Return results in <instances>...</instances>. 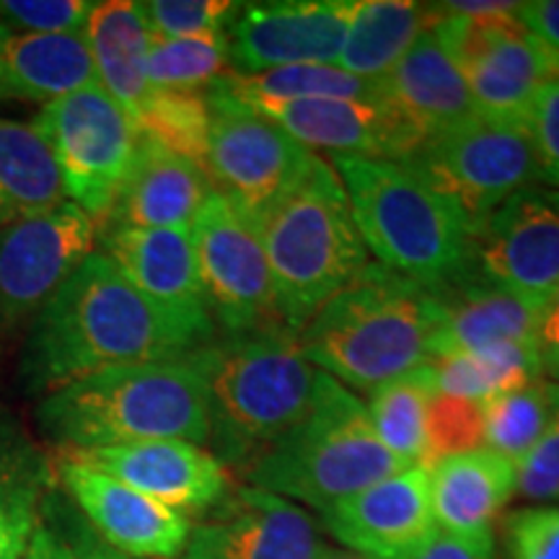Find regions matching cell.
I'll list each match as a JSON object with an SVG mask.
<instances>
[{
    "label": "cell",
    "instance_id": "1",
    "mask_svg": "<svg viewBox=\"0 0 559 559\" xmlns=\"http://www.w3.org/2000/svg\"><path fill=\"white\" fill-rule=\"evenodd\" d=\"M190 353L192 342L96 249L29 321L19 381L26 394L45 396L96 370L179 360Z\"/></svg>",
    "mask_w": 559,
    "mask_h": 559
},
{
    "label": "cell",
    "instance_id": "2",
    "mask_svg": "<svg viewBox=\"0 0 559 559\" xmlns=\"http://www.w3.org/2000/svg\"><path fill=\"white\" fill-rule=\"evenodd\" d=\"M443 321V288L368 264L313 313L298 332V347L321 373L368 394L430 362Z\"/></svg>",
    "mask_w": 559,
    "mask_h": 559
},
{
    "label": "cell",
    "instance_id": "3",
    "mask_svg": "<svg viewBox=\"0 0 559 559\" xmlns=\"http://www.w3.org/2000/svg\"><path fill=\"white\" fill-rule=\"evenodd\" d=\"M187 360L205 386L215 456L243 469L306 417L321 373L290 326L213 340Z\"/></svg>",
    "mask_w": 559,
    "mask_h": 559
},
{
    "label": "cell",
    "instance_id": "4",
    "mask_svg": "<svg viewBox=\"0 0 559 559\" xmlns=\"http://www.w3.org/2000/svg\"><path fill=\"white\" fill-rule=\"evenodd\" d=\"M37 425L66 449L143 440L210 443L207 396L190 360L132 362L96 370L45 394Z\"/></svg>",
    "mask_w": 559,
    "mask_h": 559
},
{
    "label": "cell",
    "instance_id": "5",
    "mask_svg": "<svg viewBox=\"0 0 559 559\" xmlns=\"http://www.w3.org/2000/svg\"><path fill=\"white\" fill-rule=\"evenodd\" d=\"M251 223L267 254L280 309L296 332L370 264L345 185L321 156Z\"/></svg>",
    "mask_w": 559,
    "mask_h": 559
},
{
    "label": "cell",
    "instance_id": "6",
    "mask_svg": "<svg viewBox=\"0 0 559 559\" xmlns=\"http://www.w3.org/2000/svg\"><path fill=\"white\" fill-rule=\"evenodd\" d=\"M332 166L381 267L430 288H449L474 270L472 226L402 160L334 158Z\"/></svg>",
    "mask_w": 559,
    "mask_h": 559
},
{
    "label": "cell",
    "instance_id": "7",
    "mask_svg": "<svg viewBox=\"0 0 559 559\" xmlns=\"http://www.w3.org/2000/svg\"><path fill=\"white\" fill-rule=\"evenodd\" d=\"M409 466L370 425L366 404L332 376L319 373L311 409L288 436L249 464V487L324 510Z\"/></svg>",
    "mask_w": 559,
    "mask_h": 559
},
{
    "label": "cell",
    "instance_id": "8",
    "mask_svg": "<svg viewBox=\"0 0 559 559\" xmlns=\"http://www.w3.org/2000/svg\"><path fill=\"white\" fill-rule=\"evenodd\" d=\"M32 128L58 160L68 202L102 226L143 140L132 117L102 86H91L45 104Z\"/></svg>",
    "mask_w": 559,
    "mask_h": 559
},
{
    "label": "cell",
    "instance_id": "9",
    "mask_svg": "<svg viewBox=\"0 0 559 559\" xmlns=\"http://www.w3.org/2000/svg\"><path fill=\"white\" fill-rule=\"evenodd\" d=\"M402 164L451 200L474 236L510 194L542 181L528 124H502L485 117L425 140Z\"/></svg>",
    "mask_w": 559,
    "mask_h": 559
},
{
    "label": "cell",
    "instance_id": "10",
    "mask_svg": "<svg viewBox=\"0 0 559 559\" xmlns=\"http://www.w3.org/2000/svg\"><path fill=\"white\" fill-rule=\"evenodd\" d=\"M205 96L210 135L202 169L215 192L254 221L304 179L317 153L218 83H213Z\"/></svg>",
    "mask_w": 559,
    "mask_h": 559
},
{
    "label": "cell",
    "instance_id": "11",
    "mask_svg": "<svg viewBox=\"0 0 559 559\" xmlns=\"http://www.w3.org/2000/svg\"><path fill=\"white\" fill-rule=\"evenodd\" d=\"M190 234L210 313L223 337L290 326L280 309L260 234L234 202L210 194Z\"/></svg>",
    "mask_w": 559,
    "mask_h": 559
},
{
    "label": "cell",
    "instance_id": "12",
    "mask_svg": "<svg viewBox=\"0 0 559 559\" xmlns=\"http://www.w3.org/2000/svg\"><path fill=\"white\" fill-rule=\"evenodd\" d=\"M432 5L430 29L451 47L479 115L502 124H528L536 94L557 73L539 41L515 19L519 9L474 19Z\"/></svg>",
    "mask_w": 559,
    "mask_h": 559
},
{
    "label": "cell",
    "instance_id": "13",
    "mask_svg": "<svg viewBox=\"0 0 559 559\" xmlns=\"http://www.w3.org/2000/svg\"><path fill=\"white\" fill-rule=\"evenodd\" d=\"M96 241L99 221L73 202L0 228V337L37 317Z\"/></svg>",
    "mask_w": 559,
    "mask_h": 559
},
{
    "label": "cell",
    "instance_id": "14",
    "mask_svg": "<svg viewBox=\"0 0 559 559\" xmlns=\"http://www.w3.org/2000/svg\"><path fill=\"white\" fill-rule=\"evenodd\" d=\"M474 270L542 317L559 288V190L510 194L474 236Z\"/></svg>",
    "mask_w": 559,
    "mask_h": 559
},
{
    "label": "cell",
    "instance_id": "15",
    "mask_svg": "<svg viewBox=\"0 0 559 559\" xmlns=\"http://www.w3.org/2000/svg\"><path fill=\"white\" fill-rule=\"evenodd\" d=\"M107 254L130 285L194 349L215 340V321L202 288L190 230L179 228H99Z\"/></svg>",
    "mask_w": 559,
    "mask_h": 559
},
{
    "label": "cell",
    "instance_id": "16",
    "mask_svg": "<svg viewBox=\"0 0 559 559\" xmlns=\"http://www.w3.org/2000/svg\"><path fill=\"white\" fill-rule=\"evenodd\" d=\"M355 0H288L239 5L226 29L230 73L288 66H337Z\"/></svg>",
    "mask_w": 559,
    "mask_h": 559
},
{
    "label": "cell",
    "instance_id": "17",
    "mask_svg": "<svg viewBox=\"0 0 559 559\" xmlns=\"http://www.w3.org/2000/svg\"><path fill=\"white\" fill-rule=\"evenodd\" d=\"M55 479L88 526L130 559H177L192 534L185 513L145 498L94 466L60 453L52 464Z\"/></svg>",
    "mask_w": 559,
    "mask_h": 559
},
{
    "label": "cell",
    "instance_id": "18",
    "mask_svg": "<svg viewBox=\"0 0 559 559\" xmlns=\"http://www.w3.org/2000/svg\"><path fill=\"white\" fill-rule=\"evenodd\" d=\"M317 521L296 502L241 487L192 526L190 542L177 559H321Z\"/></svg>",
    "mask_w": 559,
    "mask_h": 559
},
{
    "label": "cell",
    "instance_id": "19",
    "mask_svg": "<svg viewBox=\"0 0 559 559\" xmlns=\"http://www.w3.org/2000/svg\"><path fill=\"white\" fill-rule=\"evenodd\" d=\"M342 547L373 559H409L438 536L430 472L412 466L321 510Z\"/></svg>",
    "mask_w": 559,
    "mask_h": 559
},
{
    "label": "cell",
    "instance_id": "20",
    "mask_svg": "<svg viewBox=\"0 0 559 559\" xmlns=\"http://www.w3.org/2000/svg\"><path fill=\"white\" fill-rule=\"evenodd\" d=\"M62 453L185 515L218 508L230 492L226 464L187 440H143L107 449H66Z\"/></svg>",
    "mask_w": 559,
    "mask_h": 559
},
{
    "label": "cell",
    "instance_id": "21",
    "mask_svg": "<svg viewBox=\"0 0 559 559\" xmlns=\"http://www.w3.org/2000/svg\"><path fill=\"white\" fill-rule=\"evenodd\" d=\"M306 148L334 158L404 160L423 140L383 99H270L254 102Z\"/></svg>",
    "mask_w": 559,
    "mask_h": 559
},
{
    "label": "cell",
    "instance_id": "22",
    "mask_svg": "<svg viewBox=\"0 0 559 559\" xmlns=\"http://www.w3.org/2000/svg\"><path fill=\"white\" fill-rule=\"evenodd\" d=\"M383 88L386 102L423 143L481 117L451 47L432 29L425 32L391 68Z\"/></svg>",
    "mask_w": 559,
    "mask_h": 559
},
{
    "label": "cell",
    "instance_id": "23",
    "mask_svg": "<svg viewBox=\"0 0 559 559\" xmlns=\"http://www.w3.org/2000/svg\"><path fill=\"white\" fill-rule=\"evenodd\" d=\"M213 192L202 166L143 138L135 164L99 228L190 230Z\"/></svg>",
    "mask_w": 559,
    "mask_h": 559
},
{
    "label": "cell",
    "instance_id": "24",
    "mask_svg": "<svg viewBox=\"0 0 559 559\" xmlns=\"http://www.w3.org/2000/svg\"><path fill=\"white\" fill-rule=\"evenodd\" d=\"M513 495L515 464L495 451L456 453L430 469L432 515L440 534L492 536Z\"/></svg>",
    "mask_w": 559,
    "mask_h": 559
},
{
    "label": "cell",
    "instance_id": "25",
    "mask_svg": "<svg viewBox=\"0 0 559 559\" xmlns=\"http://www.w3.org/2000/svg\"><path fill=\"white\" fill-rule=\"evenodd\" d=\"M443 296L445 321L432 342V358L474 353L498 342L539 347V311L500 285L489 283L477 270L466 272L464 277L443 288Z\"/></svg>",
    "mask_w": 559,
    "mask_h": 559
},
{
    "label": "cell",
    "instance_id": "26",
    "mask_svg": "<svg viewBox=\"0 0 559 559\" xmlns=\"http://www.w3.org/2000/svg\"><path fill=\"white\" fill-rule=\"evenodd\" d=\"M99 86L86 32L11 34L3 45L5 99L39 102L41 107L75 91Z\"/></svg>",
    "mask_w": 559,
    "mask_h": 559
},
{
    "label": "cell",
    "instance_id": "27",
    "mask_svg": "<svg viewBox=\"0 0 559 559\" xmlns=\"http://www.w3.org/2000/svg\"><path fill=\"white\" fill-rule=\"evenodd\" d=\"M55 469L26 430L0 412V559H24L55 489Z\"/></svg>",
    "mask_w": 559,
    "mask_h": 559
},
{
    "label": "cell",
    "instance_id": "28",
    "mask_svg": "<svg viewBox=\"0 0 559 559\" xmlns=\"http://www.w3.org/2000/svg\"><path fill=\"white\" fill-rule=\"evenodd\" d=\"M86 37L99 86L130 117H135L153 91L145 73L153 32L140 11V3L130 0L96 3L86 24Z\"/></svg>",
    "mask_w": 559,
    "mask_h": 559
},
{
    "label": "cell",
    "instance_id": "29",
    "mask_svg": "<svg viewBox=\"0 0 559 559\" xmlns=\"http://www.w3.org/2000/svg\"><path fill=\"white\" fill-rule=\"evenodd\" d=\"M436 24V5L412 0H358L337 66L368 81L391 73L415 41Z\"/></svg>",
    "mask_w": 559,
    "mask_h": 559
},
{
    "label": "cell",
    "instance_id": "30",
    "mask_svg": "<svg viewBox=\"0 0 559 559\" xmlns=\"http://www.w3.org/2000/svg\"><path fill=\"white\" fill-rule=\"evenodd\" d=\"M66 198V187L50 145L32 122L0 117V228L50 213Z\"/></svg>",
    "mask_w": 559,
    "mask_h": 559
},
{
    "label": "cell",
    "instance_id": "31",
    "mask_svg": "<svg viewBox=\"0 0 559 559\" xmlns=\"http://www.w3.org/2000/svg\"><path fill=\"white\" fill-rule=\"evenodd\" d=\"M438 394V381L430 362L396 376L368 391V417L381 443L404 466H425L428 451V409Z\"/></svg>",
    "mask_w": 559,
    "mask_h": 559
},
{
    "label": "cell",
    "instance_id": "32",
    "mask_svg": "<svg viewBox=\"0 0 559 559\" xmlns=\"http://www.w3.org/2000/svg\"><path fill=\"white\" fill-rule=\"evenodd\" d=\"M236 99L254 104L270 99H383L381 81H368L347 73L340 66H288L264 73H226L215 81Z\"/></svg>",
    "mask_w": 559,
    "mask_h": 559
},
{
    "label": "cell",
    "instance_id": "33",
    "mask_svg": "<svg viewBox=\"0 0 559 559\" xmlns=\"http://www.w3.org/2000/svg\"><path fill=\"white\" fill-rule=\"evenodd\" d=\"M557 407V381H534L485 402V443L513 464L539 443Z\"/></svg>",
    "mask_w": 559,
    "mask_h": 559
},
{
    "label": "cell",
    "instance_id": "34",
    "mask_svg": "<svg viewBox=\"0 0 559 559\" xmlns=\"http://www.w3.org/2000/svg\"><path fill=\"white\" fill-rule=\"evenodd\" d=\"M143 138L160 148L205 166L210 107L205 91H160L153 88L138 115L132 117ZM205 171V169H202Z\"/></svg>",
    "mask_w": 559,
    "mask_h": 559
},
{
    "label": "cell",
    "instance_id": "35",
    "mask_svg": "<svg viewBox=\"0 0 559 559\" xmlns=\"http://www.w3.org/2000/svg\"><path fill=\"white\" fill-rule=\"evenodd\" d=\"M226 68L228 45L226 32H223L202 34V37L153 39L145 73H148L151 88L200 91L223 79Z\"/></svg>",
    "mask_w": 559,
    "mask_h": 559
},
{
    "label": "cell",
    "instance_id": "36",
    "mask_svg": "<svg viewBox=\"0 0 559 559\" xmlns=\"http://www.w3.org/2000/svg\"><path fill=\"white\" fill-rule=\"evenodd\" d=\"M485 443V402L461 400L438 391L428 409V451L425 466L432 469L440 459L477 451Z\"/></svg>",
    "mask_w": 559,
    "mask_h": 559
},
{
    "label": "cell",
    "instance_id": "37",
    "mask_svg": "<svg viewBox=\"0 0 559 559\" xmlns=\"http://www.w3.org/2000/svg\"><path fill=\"white\" fill-rule=\"evenodd\" d=\"M148 21L153 39L202 37V34H223L239 3L230 0H148L140 3Z\"/></svg>",
    "mask_w": 559,
    "mask_h": 559
},
{
    "label": "cell",
    "instance_id": "38",
    "mask_svg": "<svg viewBox=\"0 0 559 559\" xmlns=\"http://www.w3.org/2000/svg\"><path fill=\"white\" fill-rule=\"evenodd\" d=\"M32 549L37 559H130L111 549L94 528L68 521L55 500L45 502L41 526L34 534Z\"/></svg>",
    "mask_w": 559,
    "mask_h": 559
},
{
    "label": "cell",
    "instance_id": "39",
    "mask_svg": "<svg viewBox=\"0 0 559 559\" xmlns=\"http://www.w3.org/2000/svg\"><path fill=\"white\" fill-rule=\"evenodd\" d=\"M96 3L88 0H0V24L11 34L86 32Z\"/></svg>",
    "mask_w": 559,
    "mask_h": 559
},
{
    "label": "cell",
    "instance_id": "40",
    "mask_svg": "<svg viewBox=\"0 0 559 559\" xmlns=\"http://www.w3.org/2000/svg\"><path fill=\"white\" fill-rule=\"evenodd\" d=\"M515 492L539 502H559V383L557 407L539 443L515 464Z\"/></svg>",
    "mask_w": 559,
    "mask_h": 559
},
{
    "label": "cell",
    "instance_id": "41",
    "mask_svg": "<svg viewBox=\"0 0 559 559\" xmlns=\"http://www.w3.org/2000/svg\"><path fill=\"white\" fill-rule=\"evenodd\" d=\"M510 559H559V508L515 510L506 521Z\"/></svg>",
    "mask_w": 559,
    "mask_h": 559
},
{
    "label": "cell",
    "instance_id": "42",
    "mask_svg": "<svg viewBox=\"0 0 559 559\" xmlns=\"http://www.w3.org/2000/svg\"><path fill=\"white\" fill-rule=\"evenodd\" d=\"M528 135L534 145L539 179L559 190V79L544 83L528 115Z\"/></svg>",
    "mask_w": 559,
    "mask_h": 559
},
{
    "label": "cell",
    "instance_id": "43",
    "mask_svg": "<svg viewBox=\"0 0 559 559\" xmlns=\"http://www.w3.org/2000/svg\"><path fill=\"white\" fill-rule=\"evenodd\" d=\"M515 19L542 45L559 79V0H531L521 3Z\"/></svg>",
    "mask_w": 559,
    "mask_h": 559
},
{
    "label": "cell",
    "instance_id": "44",
    "mask_svg": "<svg viewBox=\"0 0 559 559\" xmlns=\"http://www.w3.org/2000/svg\"><path fill=\"white\" fill-rule=\"evenodd\" d=\"M409 559H495L492 536L440 534Z\"/></svg>",
    "mask_w": 559,
    "mask_h": 559
},
{
    "label": "cell",
    "instance_id": "45",
    "mask_svg": "<svg viewBox=\"0 0 559 559\" xmlns=\"http://www.w3.org/2000/svg\"><path fill=\"white\" fill-rule=\"evenodd\" d=\"M539 353L544 362V373L555 376L559 373V288L549 304L544 306L539 317Z\"/></svg>",
    "mask_w": 559,
    "mask_h": 559
},
{
    "label": "cell",
    "instance_id": "46",
    "mask_svg": "<svg viewBox=\"0 0 559 559\" xmlns=\"http://www.w3.org/2000/svg\"><path fill=\"white\" fill-rule=\"evenodd\" d=\"M321 559H373V557H366V555H358V551H349V549H324V555Z\"/></svg>",
    "mask_w": 559,
    "mask_h": 559
},
{
    "label": "cell",
    "instance_id": "47",
    "mask_svg": "<svg viewBox=\"0 0 559 559\" xmlns=\"http://www.w3.org/2000/svg\"><path fill=\"white\" fill-rule=\"evenodd\" d=\"M5 37H9V29L0 24V99H5V88H3V45Z\"/></svg>",
    "mask_w": 559,
    "mask_h": 559
},
{
    "label": "cell",
    "instance_id": "48",
    "mask_svg": "<svg viewBox=\"0 0 559 559\" xmlns=\"http://www.w3.org/2000/svg\"><path fill=\"white\" fill-rule=\"evenodd\" d=\"M24 559H37V555H34V549L29 547V551H26V557Z\"/></svg>",
    "mask_w": 559,
    "mask_h": 559
},
{
    "label": "cell",
    "instance_id": "49",
    "mask_svg": "<svg viewBox=\"0 0 559 559\" xmlns=\"http://www.w3.org/2000/svg\"><path fill=\"white\" fill-rule=\"evenodd\" d=\"M557 383H559V373H557Z\"/></svg>",
    "mask_w": 559,
    "mask_h": 559
}]
</instances>
